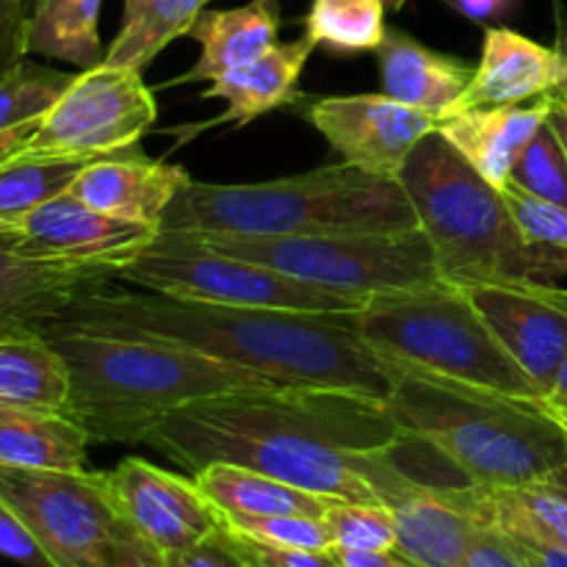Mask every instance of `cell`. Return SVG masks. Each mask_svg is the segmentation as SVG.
I'll return each mask as SVG.
<instances>
[{
	"label": "cell",
	"instance_id": "6da1fadb",
	"mask_svg": "<svg viewBox=\"0 0 567 567\" xmlns=\"http://www.w3.org/2000/svg\"><path fill=\"white\" fill-rule=\"evenodd\" d=\"M408 443L380 399L286 385L199 399L147 437L192 476L210 463H233L316 496L385 507L424 482L396 460Z\"/></svg>",
	"mask_w": 567,
	"mask_h": 567
},
{
	"label": "cell",
	"instance_id": "7a4b0ae2",
	"mask_svg": "<svg viewBox=\"0 0 567 567\" xmlns=\"http://www.w3.org/2000/svg\"><path fill=\"white\" fill-rule=\"evenodd\" d=\"M55 321L177 343L286 388H330L380 402L393 388L391 369L360 338L358 313L186 302L109 280L78 293Z\"/></svg>",
	"mask_w": 567,
	"mask_h": 567
},
{
	"label": "cell",
	"instance_id": "3957f363",
	"mask_svg": "<svg viewBox=\"0 0 567 567\" xmlns=\"http://www.w3.org/2000/svg\"><path fill=\"white\" fill-rule=\"evenodd\" d=\"M70 374L66 410L92 443L138 446L172 413L199 399L271 388L269 377L236 369L177 343L114 336L53 321L44 330Z\"/></svg>",
	"mask_w": 567,
	"mask_h": 567
},
{
	"label": "cell",
	"instance_id": "277c9868",
	"mask_svg": "<svg viewBox=\"0 0 567 567\" xmlns=\"http://www.w3.org/2000/svg\"><path fill=\"white\" fill-rule=\"evenodd\" d=\"M391 369V365H388ZM382 402L410 443L432 449L480 487H532L567 480V421L543 399H518L391 369Z\"/></svg>",
	"mask_w": 567,
	"mask_h": 567
},
{
	"label": "cell",
	"instance_id": "5b68a950",
	"mask_svg": "<svg viewBox=\"0 0 567 567\" xmlns=\"http://www.w3.org/2000/svg\"><path fill=\"white\" fill-rule=\"evenodd\" d=\"M419 230L402 183L349 164L266 183L192 181L161 221V233L214 238L393 236Z\"/></svg>",
	"mask_w": 567,
	"mask_h": 567
},
{
	"label": "cell",
	"instance_id": "8992f818",
	"mask_svg": "<svg viewBox=\"0 0 567 567\" xmlns=\"http://www.w3.org/2000/svg\"><path fill=\"white\" fill-rule=\"evenodd\" d=\"M396 181L419 216L441 282H548L502 188L491 186L441 133L432 131L415 144Z\"/></svg>",
	"mask_w": 567,
	"mask_h": 567
},
{
	"label": "cell",
	"instance_id": "52a82bcc",
	"mask_svg": "<svg viewBox=\"0 0 567 567\" xmlns=\"http://www.w3.org/2000/svg\"><path fill=\"white\" fill-rule=\"evenodd\" d=\"M358 332L391 369L518 399H543L471 305L468 293L449 282L374 293L358 310Z\"/></svg>",
	"mask_w": 567,
	"mask_h": 567
},
{
	"label": "cell",
	"instance_id": "ba28073f",
	"mask_svg": "<svg viewBox=\"0 0 567 567\" xmlns=\"http://www.w3.org/2000/svg\"><path fill=\"white\" fill-rule=\"evenodd\" d=\"M114 280L172 299L233 308L358 313L365 302L293 280L255 260L233 258L199 238L175 233H158V238L138 258L116 271Z\"/></svg>",
	"mask_w": 567,
	"mask_h": 567
},
{
	"label": "cell",
	"instance_id": "9c48e42d",
	"mask_svg": "<svg viewBox=\"0 0 567 567\" xmlns=\"http://www.w3.org/2000/svg\"><path fill=\"white\" fill-rule=\"evenodd\" d=\"M199 241L233 258L255 260L293 280L354 299L441 282L432 247L421 227L393 236H214Z\"/></svg>",
	"mask_w": 567,
	"mask_h": 567
},
{
	"label": "cell",
	"instance_id": "30bf717a",
	"mask_svg": "<svg viewBox=\"0 0 567 567\" xmlns=\"http://www.w3.org/2000/svg\"><path fill=\"white\" fill-rule=\"evenodd\" d=\"M0 504L31 529L53 567H111L127 532L105 471H28L0 465Z\"/></svg>",
	"mask_w": 567,
	"mask_h": 567
},
{
	"label": "cell",
	"instance_id": "8fae6325",
	"mask_svg": "<svg viewBox=\"0 0 567 567\" xmlns=\"http://www.w3.org/2000/svg\"><path fill=\"white\" fill-rule=\"evenodd\" d=\"M158 103L142 72L100 61L72 78L53 109L37 122L22 155L92 161L138 147L153 131Z\"/></svg>",
	"mask_w": 567,
	"mask_h": 567
},
{
	"label": "cell",
	"instance_id": "7c38bea8",
	"mask_svg": "<svg viewBox=\"0 0 567 567\" xmlns=\"http://www.w3.org/2000/svg\"><path fill=\"white\" fill-rule=\"evenodd\" d=\"M111 502L127 529L161 557L188 551L225 529L221 513L197 482L142 457H125L105 471Z\"/></svg>",
	"mask_w": 567,
	"mask_h": 567
},
{
	"label": "cell",
	"instance_id": "4fadbf2b",
	"mask_svg": "<svg viewBox=\"0 0 567 567\" xmlns=\"http://www.w3.org/2000/svg\"><path fill=\"white\" fill-rule=\"evenodd\" d=\"M305 116L341 155V164L388 181H396L415 144L437 131V120L385 92L319 97Z\"/></svg>",
	"mask_w": 567,
	"mask_h": 567
},
{
	"label": "cell",
	"instance_id": "5bb4252c",
	"mask_svg": "<svg viewBox=\"0 0 567 567\" xmlns=\"http://www.w3.org/2000/svg\"><path fill=\"white\" fill-rule=\"evenodd\" d=\"M463 291L509 358L535 382L540 396H546L567 352V288L515 280Z\"/></svg>",
	"mask_w": 567,
	"mask_h": 567
},
{
	"label": "cell",
	"instance_id": "9a60e30c",
	"mask_svg": "<svg viewBox=\"0 0 567 567\" xmlns=\"http://www.w3.org/2000/svg\"><path fill=\"white\" fill-rule=\"evenodd\" d=\"M11 247L33 258L114 266L116 271L158 238V227L109 216L72 194H59L6 227Z\"/></svg>",
	"mask_w": 567,
	"mask_h": 567
},
{
	"label": "cell",
	"instance_id": "2e32d148",
	"mask_svg": "<svg viewBox=\"0 0 567 567\" xmlns=\"http://www.w3.org/2000/svg\"><path fill=\"white\" fill-rule=\"evenodd\" d=\"M114 277V266L22 255L11 247L9 230L0 225V338L44 336V330L75 302L78 293Z\"/></svg>",
	"mask_w": 567,
	"mask_h": 567
},
{
	"label": "cell",
	"instance_id": "e0dca14e",
	"mask_svg": "<svg viewBox=\"0 0 567 567\" xmlns=\"http://www.w3.org/2000/svg\"><path fill=\"white\" fill-rule=\"evenodd\" d=\"M192 183L183 166L150 158L142 147L92 158L81 166L66 194L109 216L158 227L177 194Z\"/></svg>",
	"mask_w": 567,
	"mask_h": 567
},
{
	"label": "cell",
	"instance_id": "ac0fdd59",
	"mask_svg": "<svg viewBox=\"0 0 567 567\" xmlns=\"http://www.w3.org/2000/svg\"><path fill=\"white\" fill-rule=\"evenodd\" d=\"M396 554L424 567H463L471 543L485 526L476 513L471 485L419 482L391 504Z\"/></svg>",
	"mask_w": 567,
	"mask_h": 567
},
{
	"label": "cell",
	"instance_id": "d6986e66",
	"mask_svg": "<svg viewBox=\"0 0 567 567\" xmlns=\"http://www.w3.org/2000/svg\"><path fill=\"white\" fill-rule=\"evenodd\" d=\"M567 86V53L546 48L513 28H487L482 59L457 111L482 105H524Z\"/></svg>",
	"mask_w": 567,
	"mask_h": 567
},
{
	"label": "cell",
	"instance_id": "ffe728a7",
	"mask_svg": "<svg viewBox=\"0 0 567 567\" xmlns=\"http://www.w3.org/2000/svg\"><path fill=\"white\" fill-rule=\"evenodd\" d=\"M551 114V97L524 105H482L446 116L437 133L485 177L491 186L504 188L526 144L535 138Z\"/></svg>",
	"mask_w": 567,
	"mask_h": 567
},
{
	"label": "cell",
	"instance_id": "44dd1931",
	"mask_svg": "<svg viewBox=\"0 0 567 567\" xmlns=\"http://www.w3.org/2000/svg\"><path fill=\"white\" fill-rule=\"evenodd\" d=\"M377 59L382 92L424 111L437 120V125L454 114L476 70L457 55L437 53L396 28L385 31V39L377 48Z\"/></svg>",
	"mask_w": 567,
	"mask_h": 567
},
{
	"label": "cell",
	"instance_id": "7402d4cb",
	"mask_svg": "<svg viewBox=\"0 0 567 567\" xmlns=\"http://www.w3.org/2000/svg\"><path fill=\"white\" fill-rule=\"evenodd\" d=\"M280 33V0H249L238 9L199 11L188 37L199 42V59L192 70L177 75L166 86L210 83L258 55L269 53Z\"/></svg>",
	"mask_w": 567,
	"mask_h": 567
},
{
	"label": "cell",
	"instance_id": "603a6c76",
	"mask_svg": "<svg viewBox=\"0 0 567 567\" xmlns=\"http://www.w3.org/2000/svg\"><path fill=\"white\" fill-rule=\"evenodd\" d=\"M313 50V39L308 37L293 39V42H277L269 53L210 81L203 97L227 103V111L216 116L214 125L233 122V125L244 127L258 116L291 103L299 75Z\"/></svg>",
	"mask_w": 567,
	"mask_h": 567
},
{
	"label": "cell",
	"instance_id": "cb8c5ba5",
	"mask_svg": "<svg viewBox=\"0 0 567 567\" xmlns=\"http://www.w3.org/2000/svg\"><path fill=\"white\" fill-rule=\"evenodd\" d=\"M89 435L64 410L0 408V465L28 471H86Z\"/></svg>",
	"mask_w": 567,
	"mask_h": 567
},
{
	"label": "cell",
	"instance_id": "d4e9b609",
	"mask_svg": "<svg viewBox=\"0 0 567 567\" xmlns=\"http://www.w3.org/2000/svg\"><path fill=\"white\" fill-rule=\"evenodd\" d=\"M199 491L221 518H264V515H313L324 518L332 498L299 491L288 482L233 463H210L194 474Z\"/></svg>",
	"mask_w": 567,
	"mask_h": 567
},
{
	"label": "cell",
	"instance_id": "484cf974",
	"mask_svg": "<svg viewBox=\"0 0 567 567\" xmlns=\"http://www.w3.org/2000/svg\"><path fill=\"white\" fill-rule=\"evenodd\" d=\"M70 374L44 336L0 338V408L66 410Z\"/></svg>",
	"mask_w": 567,
	"mask_h": 567
},
{
	"label": "cell",
	"instance_id": "4316f807",
	"mask_svg": "<svg viewBox=\"0 0 567 567\" xmlns=\"http://www.w3.org/2000/svg\"><path fill=\"white\" fill-rule=\"evenodd\" d=\"M210 0H125L122 25L103 64L144 72L166 44L188 37V28Z\"/></svg>",
	"mask_w": 567,
	"mask_h": 567
},
{
	"label": "cell",
	"instance_id": "83f0119b",
	"mask_svg": "<svg viewBox=\"0 0 567 567\" xmlns=\"http://www.w3.org/2000/svg\"><path fill=\"white\" fill-rule=\"evenodd\" d=\"M103 0H33L28 25V55L66 61L81 70L103 61L100 44Z\"/></svg>",
	"mask_w": 567,
	"mask_h": 567
},
{
	"label": "cell",
	"instance_id": "f1b7e54d",
	"mask_svg": "<svg viewBox=\"0 0 567 567\" xmlns=\"http://www.w3.org/2000/svg\"><path fill=\"white\" fill-rule=\"evenodd\" d=\"M471 496L485 524L567 548V482L513 491L471 485Z\"/></svg>",
	"mask_w": 567,
	"mask_h": 567
},
{
	"label": "cell",
	"instance_id": "f546056e",
	"mask_svg": "<svg viewBox=\"0 0 567 567\" xmlns=\"http://www.w3.org/2000/svg\"><path fill=\"white\" fill-rule=\"evenodd\" d=\"M382 0H313L305 17V37L336 55L377 53L385 39Z\"/></svg>",
	"mask_w": 567,
	"mask_h": 567
},
{
	"label": "cell",
	"instance_id": "4dcf8cb0",
	"mask_svg": "<svg viewBox=\"0 0 567 567\" xmlns=\"http://www.w3.org/2000/svg\"><path fill=\"white\" fill-rule=\"evenodd\" d=\"M86 161L72 158H37V155L17 153L14 158L0 164V225L11 227L64 194Z\"/></svg>",
	"mask_w": 567,
	"mask_h": 567
},
{
	"label": "cell",
	"instance_id": "1f68e13d",
	"mask_svg": "<svg viewBox=\"0 0 567 567\" xmlns=\"http://www.w3.org/2000/svg\"><path fill=\"white\" fill-rule=\"evenodd\" d=\"M72 78V72L33 64L28 59L17 64L9 75L0 78V133L42 120L70 86Z\"/></svg>",
	"mask_w": 567,
	"mask_h": 567
},
{
	"label": "cell",
	"instance_id": "d6a6232c",
	"mask_svg": "<svg viewBox=\"0 0 567 567\" xmlns=\"http://www.w3.org/2000/svg\"><path fill=\"white\" fill-rule=\"evenodd\" d=\"M504 199H507L509 210H513L515 221H518L520 233L532 249L540 258L543 269H546L548 282L559 280L567 275V208L563 205L546 203L540 197L520 192L515 186L502 188Z\"/></svg>",
	"mask_w": 567,
	"mask_h": 567
},
{
	"label": "cell",
	"instance_id": "836d02e7",
	"mask_svg": "<svg viewBox=\"0 0 567 567\" xmlns=\"http://www.w3.org/2000/svg\"><path fill=\"white\" fill-rule=\"evenodd\" d=\"M509 186L567 208V153L551 122H546L526 144L509 175Z\"/></svg>",
	"mask_w": 567,
	"mask_h": 567
},
{
	"label": "cell",
	"instance_id": "e575fe53",
	"mask_svg": "<svg viewBox=\"0 0 567 567\" xmlns=\"http://www.w3.org/2000/svg\"><path fill=\"white\" fill-rule=\"evenodd\" d=\"M332 543L343 551H396V524L385 504L332 498L324 513Z\"/></svg>",
	"mask_w": 567,
	"mask_h": 567
},
{
	"label": "cell",
	"instance_id": "d590c367",
	"mask_svg": "<svg viewBox=\"0 0 567 567\" xmlns=\"http://www.w3.org/2000/svg\"><path fill=\"white\" fill-rule=\"evenodd\" d=\"M225 529L233 537L264 543L275 548H308V551H327L336 548L332 532L324 518L313 515H264V518H221Z\"/></svg>",
	"mask_w": 567,
	"mask_h": 567
},
{
	"label": "cell",
	"instance_id": "8d00e7d4",
	"mask_svg": "<svg viewBox=\"0 0 567 567\" xmlns=\"http://www.w3.org/2000/svg\"><path fill=\"white\" fill-rule=\"evenodd\" d=\"M33 0H0V78L28 59Z\"/></svg>",
	"mask_w": 567,
	"mask_h": 567
},
{
	"label": "cell",
	"instance_id": "74e56055",
	"mask_svg": "<svg viewBox=\"0 0 567 567\" xmlns=\"http://www.w3.org/2000/svg\"><path fill=\"white\" fill-rule=\"evenodd\" d=\"M230 535V532H227ZM233 537V535H230ZM238 551L247 559L258 563L260 567H341L336 548L327 551H308V548H275L264 546V543L244 540V537H233Z\"/></svg>",
	"mask_w": 567,
	"mask_h": 567
},
{
	"label": "cell",
	"instance_id": "f35d334b",
	"mask_svg": "<svg viewBox=\"0 0 567 567\" xmlns=\"http://www.w3.org/2000/svg\"><path fill=\"white\" fill-rule=\"evenodd\" d=\"M0 557L25 567H53L31 529L6 504H0Z\"/></svg>",
	"mask_w": 567,
	"mask_h": 567
},
{
	"label": "cell",
	"instance_id": "ab89813d",
	"mask_svg": "<svg viewBox=\"0 0 567 567\" xmlns=\"http://www.w3.org/2000/svg\"><path fill=\"white\" fill-rule=\"evenodd\" d=\"M164 565L166 567H247V559L241 557V551H238V546L233 543V537L227 535V529H221L219 535L208 537V540L188 548V551L164 557Z\"/></svg>",
	"mask_w": 567,
	"mask_h": 567
},
{
	"label": "cell",
	"instance_id": "60d3db41",
	"mask_svg": "<svg viewBox=\"0 0 567 567\" xmlns=\"http://www.w3.org/2000/svg\"><path fill=\"white\" fill-rule=\"evenodd\" d=\"M463 567H526L524 559L518 557V551L509 543L507 532H502L498 526H485V529L476 535V540L471 543L468 554H465Z\"/></svg>",
	"mask_w": 567,
	"mask_h": 567
},
{
	"label": "cell",
	"instance_id": "b9f144b4",
	"mask_svg": "<svg viewBox=\"0 0 567 567\" xmlns=\"http://www.w3.org/2000/svg\"><path fill=\"white\" fill-rule=\"evenodd\" d=\"M507 537L526 567H567V548L557 546V543L537 540V537L529 535H515V532H507Z\"/></svg>",
	"mask_w": 567,
	"mask_h": 567
},
{
	"label": "cell",
	"instance_id": "7bdbcfd3",
	"mask_svg": "<svg viewBox=\"0 0 567 567\" xmlns=\"http://www.w3.org/2000/svg\"><path fill=\"white\" fill-rule=\"evenodd\" d=\"M111 567H166V565L158 551H153L142 537H136L131 529H127L125 535H122L120 546H116L114 563H111Z\"/></svg>",
	"mask_w": 567,
	"mask_h": 567
},
{
	"label": "cell",
	"instance_id": "ee69618b",
	"mask_svg": "<svg viewBox=\"0 0 567 567\" xmlns=\"http://www.w3.org/2000/svg\"><path fill=\"white\" fill-rule=\"evenodd\" d=\"M341 567H402L396 551H343L336 548Z\"/></svg>",
	"mask_w": 567,
	"mask_h": 567
},
{
	"label": "cell",
	"instance_id": "f6af8a7d",
	"mask_svg": "<svg viewBox=\"0 0 567 567\" xmlns=\"http://www.w3.org/2000/svg\"><path fill=\"white\" fill-rule=\"evenodd\" d=\"M543 402H546V408L551 410L554 415H559V419L567 421V352L563 363H559L551 388H548L546 396H543Z\"/></svg>",
	"mask_w": 567,
	"mask_h": 567
},
{
	"label": "cell",
	"instance_id": "bcb514c9",
	"mask_svg": "<svg viewBox=\"0 0 567 567\" xmlns=\"http://www.w3.org/2000/svg\"><path fill=\"white\" fill-rule=\"evenodd\" d=\"M460 14L471 17V20H491L507 11L509 0H449Z\"/></svg>",
	"mask_w": 567,
	"mask_h": 567
},
{
	"label": "cell",
	"instance_id": "7dc6e473",
	"mask_svg": "<svg viewBox=\"0 0 567 567\" xmlns=\"http://www.w3.org/2000/svg\"><path fill=\"white\" fill-rule=\"evenodd\" d=\"M33 127H37V122H33V125L14 127V131H9V133H0V164L9 158H14L17 153H22V147H25L28 138H31Z\"/></svg>",
	"mask_w": 567,
	"mask_h": 567
},
{
	"label": "cell",
	"instance_id": "c3c4849f",
	"mask_svg": "<svg viewBox=\"0 0 567 567\" xmlns=\"http://www.w3.org/2000/svg\"><path fill=\"white\" fill-rule=\"evenodd\" d=\"M548 97H551V114H548V122L554 125V131H557L559 142H563L567 153V86L557 89V92H551Z\"/></svg>",
	"mask_w": 567,
	"mask_h": 567
},
{
	"label": "cell",
	"instance_id": "681fc988",
	"mask_svg": "<svg viewBox=\"0 0 567 567\" xmlns=\"http://www.w3.org/2000/svg\"><path fill=\"white\" fill-rule=\"evenodd\" d=\"M382 3H385L388 11H399L404 3H408V0H382Z\"/></svg>",
	"mask_w": 567,
	"mask_h": 567
},
{
	"label": "cell",
	"instance_id": "f907efd6",
	"mask_svg": "<svg viewBox=\"0 0 567 567\" xmlns=\"http://www.w3.org/2000/svg\"><path fill=\"white\" fill-rule=\"evenodd\" d=\"M399 559H402V567H424V565L413 563V559H404V557H402V554H399Z\"/></svg>",
	"mask_w": 567,
	"mask_h": 567
},
{
	"label": "cell",
	"instance_id": "816d5d0a",
	"mask_svg": "<svg viewBox=\"0 0 567 567\" xmlns=\"http://www.w3.org/2000/svg\"><path fill=\"white\" fill-rule=\"evenodd\" d=\"M241 557H244V554H241ZM244 559H247V557H244ZM247 567H260V565L252 563V559H247Z\"/></svg>",
	"mask_w": 567,
	"mask_h": 567
}]
</instances>
